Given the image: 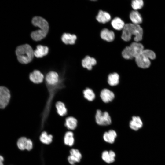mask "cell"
<instances>
[{"label":"cell","mask_w":165,"mask_h":165,"mask_svg":"<svg viewBox=\"0 0 165 165\" xmlns=\"http://www.w3.org/2000/svg\"><path fill=\"white\" fill-rule=\"evenodd\" d=\"M57 112L60 116H63L67 114V109L65 104L61 101L57 102L55 104Z\"/></svg>","instance_id":"obj_22"},{"label":"cell","mask_w":165,"mask_h":165,"mask_svg":"<svg viewBox=\"0 0 165 165\" xmlns=\"http://www.w3.org/2000/svg\"><path fill=\"white\" fill-rule=\"evenodd\" d=\"M97 61L96 59L89 56H86L82 61V67L88 70H91L93 66L95 65Z\"/></svg>","instance_id":"obj_14"},{"label":"cell","mask_w":165,"mask_h":165,"mask_svg":"<svg viewBox=\"0 0 165 165\" xmlns=\"http://www.w3.org/2000/svg\"><path fill=\"white\" fill-rule=\"evenodd\" d=\"M32 143L31 140L30 139H28L26 147V149L27 150H30L32 148Z\"/></svg>","instance_id":"obj_32"},{"label":"cell","mask_w":165,"mask_h":165,"mask_svg":"<svg viewBox=\"0 0 165 165\" xmlns=\"http://www.w3.org/2000/svg\"><path fill=\"white\" fill-rule=\"evenodd\" d=\"M77 121L75 117L69 116L65 119V125L68 129L73 130L77 126Z\"/></svg>","instance_id":"obj_23"},{"label":"cell","mask_w":165,"mask_h":165,"mask_svg":"<svg viewBox=\"0 0 165 165\" xmlns=\"http://www.w3.org/2000/svg\"><path fill=\"white\" fill-rule=\"evenodd\" d=\"M27 139L25 137H21L19 139L17 145L19 149L22 150L26 149Z\"/></svg>","instance_id":"obj_29"},{"label":"cell","mask_w":165,"mask_h":165,"mask_svg":"<svg viewBox=\"0 0 165 165\" xmlns=\"http://www.w3.org/2000/svg\"><path fill=\"white\" fill-rule=\"evenodd\" d=\"M137 65L142 68H147L149 67L151 62L149 59L141 53L135 58Z\"/></svg>","instance_id":"obj_9"},{"label":"cell","mask_w":165,"mask_h":165,"mask_svg":"<svg viewBox=\"0 0 165 165\" xmlns=\"http://www.w3.org/2000/svg\"><path fill=\"white\" fill-rule=\"evenodd\" d=\"M60 76L56 72L51 71L48 72L45 77L46 85L54 86L57 84L60 81Z\"/></svg>","instance_id":"obj_8"},{"label":"cell","mask_w":165,"mask_h":165,"mask_svg":"<svg viewBox=\"0 0 165 165\" xmlns=\"http://www.w3.org/2000/svg\"><path fill=\"white\" fill-rule=\"evenodd\" d=\"M48 50L49 49L47 46L38 45L34 51V55L37 58L42 57L47 54Z\"/></svg>","instance_id":"obj_19"},{"label":"cell","mask_w":165,"mask_h":165,"mask_svg":"<svg viewBox=\"0 0 165 165\" xmlns=\"http://www.w3.org/2000/svg\"><path fill=\"white\" fill-rule=\"evenodd\" d=\"M100 96L104 102L107 103L113 100L115 97V94L109 89L105 88L101 91Z\"/></svg>","instance_id":"obj_12"},{"label":"cell","mask_w":165,"mask_h":165,"mask_svg":"<svg viewBox=\"0 0 165 165\" xmlns=\"http://www.w3.org/2000/svg\"><path fill=\"white\" fill-rule=\"evenodd\" d=\"M11 95L9 90L3 86H0V108L4 109L8 105Z\"/></svg>","instance_id":"obj_7"},{"label":"cell","mask_w":165,"mask_h":165,"mask_svg":"<svg viewBox=\"0 0 165 165\" xmlns=\"http://www.w3.org/2000/svg\"><path fill=\"white\" fill-rule=\"evenodd\" d=\"M100 36L102 39L108 42L112 41L115 37L114 32L109 30L106 28H104L101 30L100 33Z\"/></svg>","instance_id":"obj_15"},{"label":"cell","mask_w":165,"mask_h":165,"mask_svg":"<svg viewBox=\"0 0 165 165\" xmlns=\"http://www.w3.org/2000/svg\"><path fill=\"white\" fill-rule=\"evenodd\" d=\"M141 53L149 59L153 60L156 57L155 53L149 49L144 50Z\"/></svg>","instance_id":"obj_31"},{"label":"cell","mask_w":165,"mask_h":165,"mask_svg":"<svg viewBox=\"0 0 165 165\" xmlns=\"http://www.w3.org/2000/svg\"><path fill=\"white\" fill-rule=\"evenodd\" d=\"M64 142L65 144L69 146H72L74 142V139L73 137V134L71 131L67 132L64 138Z\"/></svg>","instance_id":"obj_26"},{"label":"cell","mask_w":165,"mask_h":165,"mask_svg":"<svg viewBox=\"0 0 165 165\" xmlns=\"http://www.w3.org/2000/svg\"><path fill=\"white\" fill-rule=\"evenodd\" d=\"M144 50V46L141 43L134 42L123 49L122 52V55L126 59L135 58L140 55Z\"/></svg>","instance_id":"obj_5"},{"label":"cell","mask_w":165,"mask_h":165,"mask_svg":"<svg viewBox=\"0 0 165 165\" xmlns=\"http://www.w3.org/2000/svg\"><path fill=\"white\" fill-rule=\"evenodd\" d=\"M53 136L51 135H48L46 131L43 132L40 136V141L43 143L49 144L52 141Z\"/></svg>","instance_id":"obj_28"},{"label":"cell","mask_w":165,"mask_h":165,"mask_svg":"<svg viewBox=\"0 0 165 165\" xmlns=\"http://www.w3.org/2000/svg\"><path fill=\"white\" fill-rule=\"evenodd\" d=\"M143 123L139 116H134L129 123V126L132 130L137 131L142 127Z\"/></svg>","instance_id":"obj_13"},{"label":"cell","mask_w":165,"mask_h":165,"mask_svg":"<svg viewBox=\"0 0 165 165\" xmlns=\"http://www.w3.org/2000/svg\"><path fill=\"white\" fill-rule=\"evenodd\" d=\"M29 78L33 83L39 84L43 82L44 76L39 71L35 70L30 73Z\"/></svg>","instance_id":"obj_11"},{"label":"cell","mask_w":165,"mask_h":165,"mask_svg":"<svg viewBox=\"0 0 165 165\" xmlns=\"http://www.w3.org/2000/svg\"><path fill=\"white\" fill-rule=\"evenodd\" d=\"M96 18L99 22L104 24L110 20L111 16L110 14L108 12L100 10L96 17Z\"/></svg>","instance_id":"obj_18"},{"label":"cell","mask_w":165,"mask_h":165,"mask_svg":"<svg viewBox=\"0 0 165 165\" xmlns=\"http://www.w3.org/2000/svg\"><path fill=\"white\" fill-rule=\"evenodd\" d=\"M70 155L68 157V160L70 164L73 165L80 161L82 155L78 150L72 148L70 150Z\"/></svg>","instance_id":"obj_10"},{"label":"cell","mask_w":165,"mask_h":165,"mask_svg":"<svg viewBox=\"0 0 165 165\" xmlns=\"http://www.w3.org/2000/svg\"><path fill=\"white\" fill-rule=\"evenodd\" d=\"M34 52L31 46L27 44L18 46L16 50L18 60L22 64H27L32 61L34 56Z\"/></svg>","instance_id":"obj_4"},{"label":"cell","mask_w":165,"mask_h":165,"mask_svg":"<svg viewBox=\"0 0 165 165\" xmlns=\"http://www.w3.org/2000/svg\"><path fill=\"white\" fill-rule=\"evenodd\" d=\"M65 79L64 75L62 74L60 76V79L57 84L54 86L46 85L48 91V96L41 114L42 122L46 120L50 114L52 102L56 94L59 90L65 87Z\"/></svg>","instance_id":"obj_1"},{"label":"cell","mask_w":165,"mask_h":165,"mask_svg":"<svg viewBox=\"0 0 165 165\" xmlns=\"http://www.w3.org/2000/svg\"><path fill=\"white\" fill-rule=\"evenodd\" d=\"M130 18L132 23L139 24L142 22V18L141 15L137 10L132 11L130 14Z\"/></svg>","instance_id":"obj_21"},{"label":"cell","mask_w":165,"mask_h":165,"mask_svg":"<svg viewBox=\"0 0 165 165\" xmlns=\"http://www.w3.org/2000/svg\"><path fill=\"white\" fill-rule=\"evenodd\" d=\"M116 132L114 130H110L105 132L103 134V138L106 142L110 144L113 143L117 137Z\"/></svg>","instance_id":"obj_17"},{"label":"cell","mask_w":165,"mask_h":165,"mask_svg":"<svg viewBox=\"0 0 165 165\" xmlns=\"http://www.w3.org/2000/svg\"><path fill=\"white\" fill-rule=\"evenodd\" d=\"M116 154L113 151H104L101 155L102 160L108 163H110L114 162L115 160Z\"/></svg>","instance_id":"obj_16"},{"label":"cell","mask_w":165,"mask_h":165,"mask_svg":"<svg viewBox=\"0 0 165 165\" xmlns=\"http://www.w3.org/2000/svg\"><path fill=\"white\" fill-rule=\"evenodd\" d=\"M119 76L116 72L110 74L108 77V82L112 86L117 85L119 82Z\"/></svg>","instance_id":"obj_24"},{"label":"cell","mask_w":165,"mask_h":165,"mask_svg":"<svg viewBox=\"0 0 165 165\" xmlns=\"http://www.w3.org/2000/svg\"><path fill=\"white\" fill-rule=\"evenodd\" d=\"M85 98L89 101H92L95 97V95L93 91L90 88H86L83 92Z\"/></svg>","instance_id":"obj_27"},{"label":"cell","mask_w":165,"mask_h":165,"mask_svg":"<svg viewBox=\"0 0 165 165\" xmlns=\"http://www.w3.org/2000/svg\"><path fill=\"white\" fill-rule=\"evenodd\" d=\"M95 118L97 123L100 125H108L112 122L111 117L108 112L106 111L102 112L99 109L96 111Z\"/></svg>","instance_id":"obj_6"},{"label":"cell","mask_w":165,"mask_h":165,"mask_svg":"<svg viewBox=\"0 0 165 165\" xmlns=\"http://www.w3.org/2000/svg\"><path fill=\"white\" fill-rule=\"evenodd\" d=\"M111 24L113 28L118 30L123 29L125 24L124 22L119 17H116L113 19Z\"/></svg>","instance_id":"obj_25"},{"label":"cell","mask_w":165,"mask_h":165,"mask_svg":"<svg viewBox=\"0 0 165 165\" xmlns=\"http://www.w3.org/2000/svg\"><path fill=\"white\" fill-rule=\"evenodd\" d=\"M33 25L39 27L40 29L33 31L31 33V36L35 41H39L44 38L46 35L49 29L47 21L43 18L38 16L34 17L32 20Z\"/></svg>","instance_id":"obj_3"},{"label":"cell","mask_w":165,"mask_h":165,"mask_svg":"<svg viewBox=\"0 0 165 165\" xmlns=\"http://www.w3.org/2000/svg\"><path fill=\"white\" fill-rule=\"evenodd\" d=\"M76 38L77 37L75 35L67 33H64L61 37L62 40L66 44H74Z\"/></svg>","instance_id":"obj_20"},{"label":"cell","mask_w":165,"mask_h":165,"mask_svg":"<svg viewBox=\"0 0 165 165\" xmlns=\"http://www.w3.org/2000/svg\"><path fill=\"white\" fill-rule=\"evenodd\" d=\"M4 158L2 156L0 155V165H4Z\"/></svg>","instance_id":"obj_33"},{"label":"cell","mask_w":165,"mask_h":165,"mask_svg":"<svg viewBox=\"0 0 165 165\" xmlns=\"http://www.w3.org/2000/svg\"><path fill=\"white\" fill-rule=\"evenodd\" d=\"M144 5V2L142 0H134L131 2V6L134 10L141 9Z\"/></svg>","instance_id":"obj_30"},{"label":"cell","mask_w":165,"mask_h":165,"mask_svg":"<svg viewBox=\"0 0 165 165\" xmlns=\"http://www.w3.org/2000/svg\"><path fill=\"white\" fill-rule=\"evenodd\" d=\"M143 34V29L139 24L127 23L122 29L121 38L124 41H128L134 35V41L138 42L142 39Z\"/></svg>","instance_id":"obj_2"}]
</instances>
